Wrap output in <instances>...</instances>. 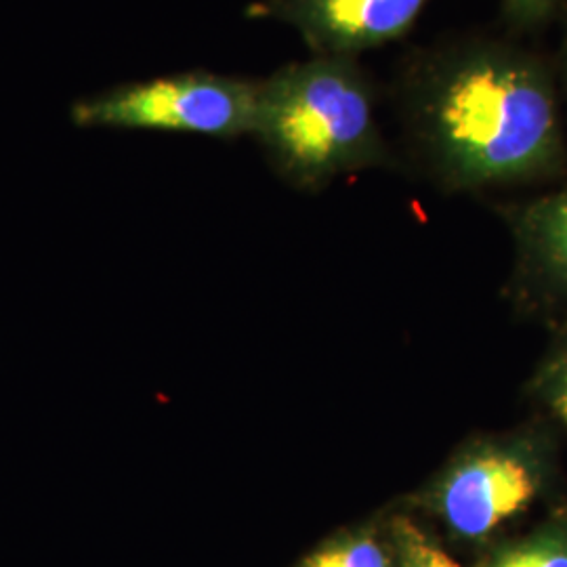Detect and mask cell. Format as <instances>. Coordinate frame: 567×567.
I'll return each instance as SVG.
<instances>
[{"mask_svg":"<svg viewBox=\"0 0 567 567\" xmlns=\"http://www.w3.org/2000/svg\"><path fill=\"white\" fill-rule=\"evenodd\" d=\"M391 100L410 150L452 192L540 182L566 168L553 60L515 37L463 34L405 53Z\"/></svg>","mask_w":567,"mask_h":567,"instance_id":"6da1fadb","label":"cell"},{"mask_svg":"<svg viewBox=\"0 0 567 567\" xmlns=\"http://www.w3.org/2000/svg\"><path fill=\"white\" fill-rule=\"evenodd\" d=\"M379 84L360 60L311 55L259 81L250 135L271 166L301 189L393 164L379 124Z\"/></svg>","mask_w":567,"mask_h":567,"instance_id":"7a4b0ae2","label":"cell"},{"mask_svg":"<svg viewBox=\"0 0 567 567\" xmlns=\"http://www.w3.org/2000/svg\"><path fill=\"white\" fill-rule=\"evenodd\" d=\"M259 81L204 68L118 82L74 102L81 128L152 131L234 142L250 135Z\"/></svg>","mask_w":567,"mask_h":567,"instance_id":"3957f363","label":"cell"},{"mask_svg":"<svg viewBox=\"0 0 567 567\" xmlns=\"http://www.w3.org/2000/svg\"><path fill=\"white\" fill-rule=\"evenodd\" d=\"M550 465L534 437L480 442L463 450L429 489V507L461 540L484 543L532 507Z\"/></svg>","mask_w":567,"mask_h":567,"instance_id":"277c9868","label":"cell"},{"mask_svg":"<svg viewBox=\"0 0 567 567\" xmlns=\"http://www.w3.org/2000/svg\"><path fill=\"white\" fill-rule=\"evenodd\" d=\"M431 0H257L246 20L278 21L299 32L311 55L360 60L405 39Z\"/></svg>","mask_w":567,"mask_h":567,"instance_id":"5b68a950","label":"cell"},{"mask_svg":"<svg viewBox=\"0 0 567 567\" xmlns=\"http://www.w3.org/2000/svg\"><path fill=\"white\" fill-rule=\"evenodd\" d=\"M519 274L547 292H567V183L507 210Z\"/></svg>","mask_w":567,"mask_h":567,"instance_id":"8992f818","label":"cell"},{"mask_svg":"<svg viewBox=\"0 0 567 567\" xmlns=\"http://www.w3.org/2000/svg\"><path fill=\"white\" fill-rule=\"evenodd\" d=\"M484 567H567V515L496 548Z\"/></svg>","mask_w":567,"mask_h":567,"instance_id":"52a82bcc","label":"cell"},{"mask_svg":"<svg viewBox=\"0 0 567 567\" xmlns=\"http://www.w3.org/2000/svg\"><path fill=\"white\" fill-rule=\"evenodd\" d=\"M301 567H395V550L391 536L360 529L328 543Z\"/></svg>","mask_w":567,"mask_h":567,"instance_id":"ba28073f","label":"cell"},{"mask_svg":"<svg viewBox=\"0 0 567 567\" xmlns=\"http://www.w3.org/2000/svg\"><path fill=\"white\" fill-rule=\"evenodd\" d=\"M395 567H463L446 548L408 517H395L389 527Z\"/></svg>","mask_w":567,"mask_h":567,"instance_id":"9c48e42d","label":"cell"},{"mask_svg":"<svg viewBox=\"0 0 567 567\" xmlns=\"http://www.w3.org/2000/svg\"><path fill=\"white\" fill-rule=\"evenodd\" d=\"M566 0H503L501 11L508 37L538 34L559 18Z\"/></svg>","mask_w":567,"mask_h":567,"instance_id":"30bf717a","label":"cell"},{"mask_svg":"<svg viewBox=\"0 0 567 567\" xmlns=\"http://www.w3.org/2000/svg\"><path fill=\"white\" fill-rule=\"evenodd\" d=\"M538 389L567 426V347L545 365L538 379Z\"/></svg>","mask_w":567,"mask_h":567,"instance_id":"8fae6325","label":"cell"},{"mask_svg":"<svg viewBox=\"0 0 567 567\" xmlns=\"http://www.w3.org/2000/svg\"><path fill=\"white\" fill-rule=\"evenodd\" d=\"M559 18H561V39H559L557 55L553 58V68H555V79H557V86H559L561 103L567 105V0L564 2V9H561Z\"/></svg>","mask_w":567,"mask_h":567,"instance_id":"7c38bea8","label":"cell"}]
</instances>
